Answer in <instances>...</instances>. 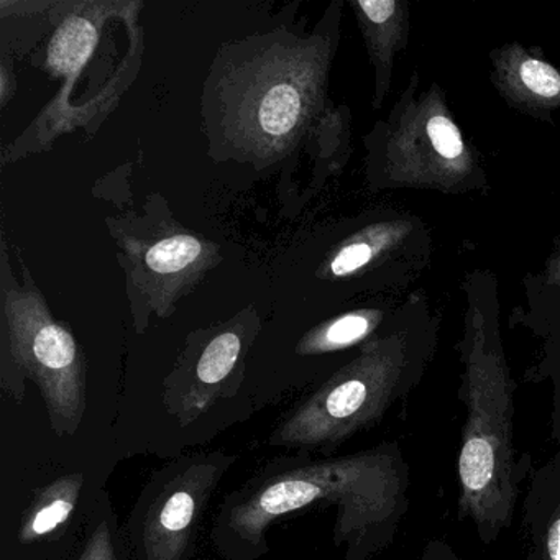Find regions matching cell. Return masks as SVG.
<instances>
[{
    "label": "cell",
    "instance_id": "obj_1",
    "mask_svg": "<svg viewBox=\"0 0 560 560\" xmlns=\"http://www.w3.org/2000/svg\"><path fill=\"white\" fill-rule=\"evenodd\" d=\"M408 468L395 444L343 457L310 454L265 465L224 498L211 542L224 560H260L271 524L316 503L336 508L334 542L346 560H369L388 546L406 511Z\"/></svg>",
    "mask_w": 560,
    "mask_h": 560
},
{
    "label": "cell",
    "instance_id": "obj_2",
    "mask_svg": "<svg viewBox=\"0 0 560 560\" xmlns=\"http://www.w3.org/2000/svg\"><path fill=\"white\" fill-rule=\"evenodd\" d=\"M327 38L288 28L221 48L202 94L214 159L270 168L310 137L323 106Z\"/></svg>",
    "mask_w": 560,
    "mask_h": 560
},
{
    "label": "cell",
    "instance_id": "obj_3",
    "mask_svg": "<svg viewBox=\"0 0 560 560\" xmlns=\"http://www.w3.org/2000/svg\"><path fill=\"white\" fill-rule=\"evenodd\" d=\"M22 281L12 275L2 244V386L22 401L25 380L40 389L51 428L73 435L86 412V363L77 337L51 313L22 260Z\"/></svg>",
    "mask_w": 560,
    "mask_h": 560
},
{
    "label": "cell",
    "instance_id": "obj_4",
    "mask_svg": "<svg viewBox=\"0 0 560 560\" xmlns=\"http://www.w3.org/2000/svg\"><path fill=\"white\" fill-rule=\"evenodd\" d=\"M235 462L228 452H196L156 470L122 527L130 560H191L209 503Z\"/></svg>",
    "mask_w": 560,
    "mask_h": 560
},
{
    "label": "cell",
    "instance_id": "obj_5",
    "mask_svg": "<svg viewBox=\"0 0 560 560\" xmlns=\"http://www.w3.org/2000/svg\"><path fill=\"white\" fill-rule=\"evenodd\" d=\"M127 275L130 306L147 326L150 313L168 317L179 298L195 290L222 260L221 247L173 218L109 219Z\"/></svg>",
    "mask_w": 560,
    "mask_h": 560
},
{
    "label": "cell",
    "instance_id": "obj_6",
    "mask_svg": "<svg viewBox=\"0 0 560 560\" xmlns=\"http://www.w3.org/2000/svg\"><path fill=\"white\" fill-rule=\"evenodd\" d=\"M399 366L386 353H363L304 396L271 432L273 447L336 448L385 415L398 395Z\"/></svg>",
    "mask_w": 560,
    "mask_h": 560
},
{
    "label": "cell",
    "instance_id": "obj_7",
    "mask_svg": "<svg viewBox=\"0 0 560 560\" xmlns=\"http://www.w3.org/2000/svg\"><path fill=\"white\" fill-rule=\"evenodd\" d=\"M260 330V316L247 307L221 326L191 334L166 380L165 399L172 411L189 422L208 411L215 399L224 398L229 388L237 389L245 359Z\"/></svg>",
    "mask_w": 560,
    "mask_h": 560
},
{
    "label": "cell",
    "instance_id": "obj_8",
    "mask_svg": "<svg viewBox=\"0 0 560 560\" xmlns=\"http://www.w3.org/2000/svg\"><path fill=\"white\" fill-rule=\"evenodd\" d=\"M84 491L86 477L81 471L61 475L38 488L22 513L18 527L19 542L35 546L65 533L80 511Z\"/></svg>",
    "mask_w": 560,
    "mask_h": 560
},
{
    "label": "cell",
    "instance_id": "obj_9",
    "mask_svg": "<svg viewBox=\"0 0 560 560\" xmlns=\"http://www.w3.org/2000/svg\"><path fill=\"white\" fill-rule=\"evenodd\" d=\"M74 560H130L119 526L106 491L100 490L91 500L84 524V540Z\"/></svg>",
    "mask_w": 560,
    "mask_h": 560
},
{
    "label": "cell",
    "instance_id": "obj_10",
    "mask_svg": "<svg viewBox=\"0 0 560 560\" xmlns=\"http://www.w3.org/2000/svg\"><path fill=\"white\" fill-rule=\"evenodd\" d=\"M372 329V320L365 314H346L327 320L314 329L307 330L298 340L294 352L300 357L326 355L347 349L362 340Z\"/></svg>",
    "mask_w": 560,
    "mask_h": 560
},
{
    "label": "cell",
    "instance_id": "obj_11",
    "mask_svg": "<svg viewBox=\"0 0 560 560\" xmlns=\"http://www.w3.org/2000/svg\"><path fill=\"white\" fill-rule=\"evenodd\" d=\"M373 258V247L366 242L355 241L334 252L326 261L327 275L332 278L349 277L365 267Z\"/></svg>",
    "mask_w": 560,
    "mask_h": 560
},
{
    "label": "cell",
    "instance_id": "obj_12",
    "mask_svg": "<svg viewBox=\"0 0 560 560\" xmlns=\"http://www.w3.org/2000/svg\"><path fill=\"white\" fill-rule=\"evenodd\" d=\"M521 80L533 93L553 97L560 91V77L553 68L542 61L529 60L521 67Z\"/></svg>",
    "mask_w": 560,
    "mask_h": 560
},
{
    "label": "cell",
    "instance_id": "obj_13",
    "mask_svg": "<svg viewBox=\"0 0 560 560\" xmlns=\"http://www.w3.org/2000/svg\"><path fill=\"white\" fill-rule=\"evenodd\" d=\"M428 133L434 149L445 159H457L464 152V143L457 127L445 117H434L429 122Z\"/></svg>",
    "mask_w": 560,
    "mask_h": 560
},
{
    "label": "cell",
    "instance_id": "obj_14",
    "mask_svg": "<svg viewBox=\"0 0 560 560\" xmlns=\"http://www.w3.org/2000/svg\"><path fill=\"white\" fill-rule=\"evenodd\" d=\"M357 8L372 24H385L395 12L396 4L393 0H360Z\"/></svg>",
    "mask_w": 560,
    "mask_h": 560
},
{
    "label": "cell",
    "instance_id": "obj_15",
    "mask_svg": "<svg viewBox=\"0 0 560 560\" xmlns=\"http://www.w3.org/2000/svg\"><path fill=\"white\" fill-rule=\"evenodd\" d=\"M542 560H560V503L547 529Z\"/></svg>",
    "mask_w": 560,
    "mask_h": 560
},
{
    "label": "cell",
    "instance_id": "obj_16",
    "mask_svg": "<svg viewBox=\"0 0 560 560\" xmlns=\"http://www.w3.org/2000/svg\"><path fill=\"white\" fill-rule=\"evenodd\" d=\"M15 91H18L15 74L9 67L8 58L4 57L2 65H0V106H2V109L8 107L9 101L15 96Z\"/></svg>",
    "mask_w": 560,
    "mask_h": 560
},
{
    "label": "cell",
    "instance_id": "obj_17",
    "mask_svg": "<svg viewBox=\"0 0 560 560\" xmlns=\"http://www.w3.org/2000/svg\"><path fill=\"white\" fill-rule=\"evenodd\" d=\"M422 560H455L452 559L448 550H445L444 544H432L428 550H425V556L422 557Z\"/></svg>",
    "mask_w": 560,
    "mask_h": 560
}]
</instances>
